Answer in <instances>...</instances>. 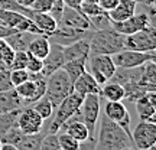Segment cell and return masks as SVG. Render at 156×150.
Returning a JSON list of instances; mask_svg holds the SVG:
<instances>
[{
  "label": "cell",
  "mask_w": 156,
  "mask_h": 150,
  "mask_svg": "<svg viewBox=\"0 0 156 150\" xmlns=\"http://www.w3.org/2000/svg\"><path fill=\"white\" fill-rule=\"evenodd\" d=\"M100 118L98 134H95V149L97 150H126L133 149L132 137L123 130L117 123L104 116Z\"/></svg>",
  "instance_id": "obj_1"
},
{
  "label": "cell",
  "mask_w": 156,
  "mask_h": 150,
  "mask_svg": "<svg viewBox=\"0 0 156 150\" xmlns=\"http://www.w3.org/2000/svg\"><path fill=\"white\" fill-rule=\"evenodd\" d=\"M124 35L113 28L93 30L90 38V55H114L124 49Z\"/></svg>",
  "instance_id": "obj_2"
},
{
  "label": "cell",
  "mask_w": 156,
  "mask_h": 150,
  "mask_svg": "<svg viewBox=\"0 0 156 150\" xmlns=\"http://www.w3.org/2000/svg\"><path fill=\"white\" fill-rule=\"evenodd\" d=\"M84 101V95L73 91L59 103V106L54 110V117H52V121L48 126V130H45L46 133H58L61 130L62 124L67 121L71 116H74L75 113L81 108V104Z\"/></svg>",
  "instance_id": "obj_3"
},
{
  "label": "cell",
  "mask_w": 156,
  "mask_h": 150,
  "mask_svg": "<svg viewBox=\"0 0 156 150\" xmlns=\"http://www.w3.org/2000/svg\"><path fill=\"white\" fill-rule=\"evenodd\" d=\"M69 92H73V81L69 79L67 72L59 68L55 72H52L46 78V89H45V97L49 100L54 110L59 106L65 97Z\"/></svg>",
  "instance_id": "obj_4"
},
{
  "label": "cell",
  "mask_w": 156,
  "mask_h": 150,
  "mask_svg": "<svg viewBox=\"0 0 156 150\" xmlns=\"http://www.w3.org/2000/svg\"><path fill=\"white\" fill-rule=\"evenodd\" d=\"M100 103L101 97L100 94H87L84 95V101L81 104V120L87 126L90 133V139L95 140V134H97V121L100 117Z\"/></svg>",
  "instance_id": "obj_5"
},
{
  "label": "cell",
  "mask_w": 156,
  "mask_h": 150,
  "mask_svg": "<svg viewBox=\"0 0 156 150\" xmlns=\"http://www.w3.org/2000/svg\"><path fill=\"white\" fill-rule=\"evenodd\" d=\"M124 49L151 52L156 49V29L155 25H149L142 30H137L124 38Z\"/></svg>",
  "instance_id": "obj_6"
},
{
  "label": "cell",
  "mask_w": 156,
  "mask_h": 150,
  "mask_svg": "<svg viewBox=\"0 0 156 150\" xmlns=\"http://www.w3.org/2000/svg\"><path fill=\"white\" fill-rule=\"evenodd\" d=\"M132 141L134 149L139 150H155L156 147V124L146 120H140L132 128Z\"/></svg>",
  "instance_id": "obj_7"
},
{
  "label": "cell",
  "mask_w": 156,
  "mask_h": 150,
  "mask_svg": "<svg viewBox=\"0 0 156 150\" xmlns=\"http://www.w3.org/2000/svg\"><path fill=\"white\" fill-rule=\"evenodd\" d=\"M87 61L90 62V74L95 78L100 87L113 77L117 69L112 55H90Z\"/></svg>",
  "instance_id": "obj_8"
},
{
  "label": "cell",
  "mask_w": 156,
  "mask_h": 150,
  "mask_svg": "<svg viewBox=\"0 0 156 150\" xmlns=\"http://www.w3.org/2000/svg\"><path fill=\"white\" fill-rule=\"evenodd\" d=\"M155 51L151 52H139L132 49H122L117 54L112 55L116 68H137L147 61H155Z\"/></svg>",
  "instance_id": "obj_9"
},
{
  "label": "cell",
  "mask_w": 156,
  "mask_h": 150,
  "mask_svg": "<svg viewBox=\"0 0 156 150\" xmlns=\"http://www.w3.org/2000/svg\"><path fill=\"white\" fill-rule=\"evenodd\" d=\"M104 114L110 120L117 123L132 137V118H130L127 107L123 104V101H106Z\"/></svg>",
  "instance_id": "obj_10"
},
{
  "label": "cell",
  "mask_w": 156,
  "mask_h": 150,
  "mask_svg": "<svg viewBox=\"0 0 156 150\" xmlns=\"http://www.w3.org/2000/svg\"><path fill=\"white\" fill-rule=\"evenodd\" d=\"M44 118L32 107H23L17 116V127L23 134H34L44 130Z\"/></svg>",
  "instance_id": "obj_11"
},
{
  "label": "cell",
  "mask_w": 156,
  "mask_h": 150,
  "mask_svg": "<svg viewBox=\"0 0 156 150\" xmlns=\"http://www.w3.org/2000/svg\"><path fill=\"white\" fill-rule=\"evenodd\" d=\"M149 25H153V23L151 22L147 13H146V12H140V13H134L133 16L127 17V19H124V20L112 22V28L114 29V30H117L119 33L127 36V35H132V33H134V32H137V30L145 29L146 26H149Z\"/></svg>",
  "instance_id": "obj_12"
},
{
  "label": "cell",
  "mask_w": 156,
  "mask_h": 150,
  "mask_svg": "<svg viewBox=\"0 0 156 150\" xmlns=\"http://www.w3.org/2000/svg\"><path fill=\"white\" fill-rule=\"evenodd\" d=\"M93 30H81V29H74L69 28V26H64V25H58V28L52 32V33L46 35L49 42H54V44H59L62 46L65 45H69L78 40L81 38H87V36H91Z\"/></svg>",
  "instance_id": "obj_13"
},
{
  "label": "cell",
  "mask_w": 156,
  "mask_h": 150,
  "mask_svg": "<svg viewBox=\"0 0 156 150\" xmlns=\"http://www.w3.org/2000/svg\"><path fill=\"white\" fill-rule=\"evenodd\" d=\"M156 91H147L140 98L134 101L136 111L139 114L140 120L155 123V113H156Z\"/></svg>",
  "instance_id": "obj_14"
},
{
  "label": "cell",
  "mask_w": 156,
  "mask_h": 150,
  "mask_svg": "<svg viewBox=\"0 0 156 150\" xmlns=\"http://www.w3.org/2000/svg\"><path fill=\"white\" fill-rule=\"evenodd\" d=\"M58 25H64V26H69L74 29H81V30H93L91 25H90L88 17L80 10L71 9V7H64L61 20Z\"/></svg>",
  "instance_id": "obj_15"
},
{
  "label": "cell",
  "mask_w": 156,
  "mask_h": 150,
  "mask_svg": "<svg viewBox=\"0 0 156 150\" xmlns=\"http://www.w3.org/2000/svg\"><path fill=\"white\" fill-rule=\"evenodd\" d=\"M42 61H44V67H42V71H41V72L44 74L46 78L49 77L52 72H55L56 69L62 68V65H64L62 45L51 42V49H49V52H48V55L45 56Z\"/></svg>",
  "instance_id": "obj_16"
},
{
  "label": "cell",
  "mask_w": 156,
  "mask_h": 150,
  "mask_svg": "<svg viewBox=\"0 0 156 150\" xmlns=\"http://www.w3.org/2000/svg\"><path fill=\"white\" fill-rule=\"evenodd\" d=\"M90 38H81L73 42L69 45L62 46V55H64V62L73 61V59H80V58H85L88 59L90 56Z\"/></svg>",
  "instance_id": "obj_17"
},
{
  "label": "cell",
  "mask_w": 156,
  "mask_h": 150,
  "mask_svg": "<svg viewBox=\"0 0 156 150\" xmlns=\"http://www.w3.org/2000/svg\"><path fill=\"white\" fill-rule=\"evenodd\" d=\"M101 87L95 81V78L90 74V71H84L80 77L73 82V91H77L80 94H100Z\"/></svg>",
  "instance_id": "obj_18"
},
{
  "label": "cell",
  "mask_w": 156,
  "mask_h": 150,
  "mask_svg": "<svg viewBox=\"0 0 156 150\" xmlns=\"http://www.w3.org/2000/svg\"><path fill=\"white\" fill-rule=\"evenodd\" d=\"M136 12H137V3L134 0H119L117 5L107 13L112 22H120L133 16Z\"/></svg>",
  "instance_id": "obj_19"
},
{
  "label": "cell",
  "mask_w": 156,
  "mask_h": 150,
  "mask_svg": "<svg viewBox=\"0 0 156 150\" xmlns=\"http://www.w3.org/2000/svg\"><path fill=\"white\" fill-rule=\"evenodd\" d=\"M23 104H25V101L19 97L15 88L0 91V114L19 110L23 107Z\"/></svg>",
  "instance_id": "obj_20"
},
{
  "label": "cell",
  "mask_w": 156,
  "mask_h": 150,
  "mask_svg": "<svg viewBox=\"0 0 156 150\" xmlns=\"http://www.w3.org/2000/svg\"><path fill=\"white\" fill-rule=\"evenodd\" d=\"M51 49V42L46 35H35L32 40L28 45V52L32 55L38 56L41 59H44L45 56L48 55V52Z\"/></svg>",
  "instance_id": "obj_21"
},
{
  "label": "cell",
  "mask_w": 156,
  "mask_h": 150,
  "mask_svg": "<svg viewBox=\"0 0 156 150\" xmlns=\"http://www.w3.org/2000/svg\"><path fill=\"white\" fill-rule=\"evenodd\" d=\"M61 130L65 131V133H68L69 136H73L74 139L77 140V141H80V143H83V141H85L87 139H90L88 128H87V126H85L83 121H80V120H78V121L64 123Z\"/></svg>",
  "instance_id": "obj_22"
},
{
  "label": "cell",
  "mask_w": 156,
  "mask_h": 150,
  "mask_svg": "<svg viewBox=\"0 0 156 150\" xmlns=\"http://www.w3.org/2000/svg\"><path fill=\"white\" fill-rule=\"evenodd\" d=\"M100 97H103L106 101H123L124 100V88L122 84L114 81H107L101 85Z\"/></svg>",
  "instance_id": "obj_23"
},
{
  "label": "cell",
  "mask_w": 156,
  "mask_h": 150,
  "mask_svg": "<svg viewBox=\"0 0 156 150\" xmlns=\"http://www.w3.org/2000/svg\"><path fill=\"white\" fill-rule=\"evenodd\" d=\"M139 84L145 87L146 91H156V65L155 61H147L143 64Z\"/></svg>",
  "instance_id": "obj_24"
},
{
  "label": "cell",
  "mask_w": 156,
  "mask_h": 150,
  "mask_svg": "<svg viewBox=\"0 0 156 150\" xmlns=\"http://www.w3.org/2000/svg\"><path fill=\"white\" fill-rule=\"evenodd\" d=\"M32 20L35 22V25L41 29V32L44 35L52 33L56 28H58V22L54 17L51 16L49 13H44V12H35Z\"/></svg>",
  "instance_id": "obj_25"
},
{
  "label": "cell",
  "mask_w": 156,
  "mask_h": 150,
  "mask_svg": "<svg viewBox=\"0 0 156 150\" xmlns=\"http://www.w3.org/2000/svg\"><path fill=\"white\" fill-rule=\"evenodd\" d=\"M34 36H35L34 33H26V32H19V30H17V32H15L13 35L7 36L5 40L10 45L15 51H26L28 49L29 42L32 40Z\"/></svg>",
  "instance_id": "obj_26"
},
{
  "label": "cell",
  "mask_w": 156,
  "mask_h": 150,
  "mask_svg": "<svg viewBox=\"0 0 156 150\" xmlns=\"http://www.w3.org/2000/svg\"><path fill=\"white\" fill-rule=\"evenodd\" d=\"M85 65H87V59H85V58H80V59H73V61L64 62L62 69L67 72L69 79L74 82V81L85 71Z\"/></svg>",
  "instance_id": "obj_27"
},
{
  "label": "cell",
  "mask_w": 156,
  "mask_h": 150,
  "mask_svg": "<svg viewBox=\"0 0 156 150\" xmlns=\"http://www.w3.org/2000/svg\"><path fill=\"white\" fill-rule=\"evenodd\" d=\"M46 131H39V133H34V134H25L22 137V140L17 143V150H39L42 137Z\"/></svg>",
  "instance_id": "obj_28"
},
{
  "label": "cell",
  "mask_w": 156,
  "mask_h": 150,
  "mask_svg": "<svg viewBox=\"0 0 156 150\" xmlns=\"http://www.w3.org/2000/svg\"><path fill=\"white\" fill-rule=\"evenodd\" d=\"M22 108L15 110V111H10V113L0 114V139L9 131L12 127L17 126V116H19V111H20Z\"/></svg>",
  "instance_id": "obj_29"
},
{
  "label": "cell",
  "mask_w": 156,
  "mask_h": 150,
  "mask_svg": "<svg viewBox=\"0 0 156 150\" xmlns=\"http://www.w3.org/2000/svg\"><path fill=\"white\" fill-rule=\"evenodd\" d=\"M0 10H10V12H17V13H22L25 16H28L32 19L35 12L30 7L20 5L17 0H0Z\"/></svg>",
  "instance_id": "obj_30"
},
{
  "label": "cell",
  "mask_w": 156,
  "mask_h": 150,
  "mask_svg": "<svg viewBox=\"0 0 156 150\" xmlns=\"http://www.w3.org/2000/svg\"><path fill=\"white\" fill-rule=\"evenodd\" d=\"M34 106H32V108H34L35 111L38 113L39 116L42 117L44 120H48V118H51V116H52V113H54V107H52V104L49 103V100L46 98V97H41L39 100H36L35 103H32Z\"/></svg>",
  "instance_id": "obj_31"
},
{
  "label": "cell",
  "mask_w": 156,
  "mask_h": 150,
  "mask_svg": "<svg viewBox=\"0 0 156 150\" xmlns=\"http://www.w3.org/2000/svg\"><path fill=\"white\" fill-rule=\"evenodd\" d=\"M58 143H59V149L61 150H78L80 149V141L74 139L73 136H69L68 133L59 130L58 133Z\"/></svg>",
  "instance_id": "obj_32"
},
{
  "label": "cell",
  "mask_w": 156,
  "mask_h": 150,
  "mask_svg": "<svg viewBox=\"0 0 156 150\" xmlns=\"http://www.w3.org/2000/svg\"><path fill=\"white\" fill-rule=\"evenodd\" d=\"M88 20H90V25H91L93 30H101V29L112 28V20H110L107 12H103L100 15L88 17Z\"/></svg>",
  "instance_id": "obj_33"
},
{
  "label": "cell",
  "mask_w": 156,
  "mask_h": 150,
  "mask_svg": "<svg viewBox=\"0 0 156 150\" xmlns=\"http://www.w3.org/2000/svg\"><path fill=\"white\" fill-rule=\"evenodd\" d=\"M39 150H61L56 133H45L42 141H41V146H39Z\"/></svg>",
  "instance_id": "obj_34"
},
{
  "label": "cell",
  "mask_w": 156,
  "mask_h": 150,
  "mask_svg": "<svg viewBox=\"0 0 156 150\" xmlns=\"http://www.w3.org/2000/svg\"><path fill=\"white\" fill-rule=\"evenodd\" d=\"M80 12L84 13L87 17H91V16H95V15H100V13H103L104 10L98 6L97 2H83Z\"/></svg>",
  "instance_id": "obj_35"
},
{
  "label": "cell",
  "mask_w": 156,
  "mask_h": 150,
  "mask_svg": "<svg viewBox=\"0 0 156 150\" xmlns=\"http://www.w3.org/2000/svg\"><path fill=\"white\" fill-rule=\"evenodd\" d=\"M28 62V52L26 51H15V56L10 64V69H26Z\"/></svg>",
  "instance_id": "obj_36"
},
{
  "label": "cell",
  "mask_w": 156,
  "mask_h": 150,
  "mask_svg": "<svg viewBox=\"0 0 156 150\" xmlns=\"http://www.w3.org/2000/svg\"><path fill=\"white\" fill-rule=\"evenodd\" d=\"M9 74H10V81H12V85H13V87H16L19 84L28 81L29 75H30L29 71L25 69V68H23V69H10Z\"/></svg>",
  "instance_id": "obj_37"
},
{
  "label": "cell",
  "mask_w": 156,
  "mask_h": 150,
  "mask_svg": "<svg viewBox=\"0 0 156 150\" xmlns=\"http://www.w3.org/2000/svg\"><path fill=\"white\" fill-rule=\"evenodd\" d=\"M28 52V51H26ZM42 67H44V61L38 58V56L32 55L28 52V62H26V69H28L30 74L34 72H41L42 71Z\"/></svg>",
  "instance_id": "obj_38"
},
{
  "label": "cell",
  "mask_w": 156,
  "mask_h": 150,
  "mask_svg": "<svg viewBox=\"0 0 156 150\" xmlns=\"http://www.w3.org/2000/svg\"><path fill=\"white\" fill-rule=\"evenodd\" d=\"M13 56H15V49L6 42V45L0 49V61L3 62L9 69H10V64L13 61Z\"/></svg>",
  "instance_id": "obj_39"
},
{
  "label": "cell",
  "mask_w": 156,
  "mask_h": 150,
  "mask_svg": "<svg viewBox=\"0 0 156 150\" xmlns=\"http://www.w3.org/2000/svg\"><path fill=\"white\" fill-rule=\"evenodd\" d=\"M64 7H65V5H64V2L62 0H54L52 2V6H51L49 9V13L51 16L55 19L56 22L59 23V20H61V16H62V12H64Z\"/></svg>",
  "instance_id": "obj_40"
},
{
  "label": "cell",
  "mask_w": 156,
  "mask_h": 150,
  "mask_svg": "<svg viewBox=\"0 0 156 150\" xmlns=\"http://www.w3.org/2000/svg\"><path fill=\"white\" fill-rule=\"evenodd\" d=\"M9 71L10 69H2L0 68V91H6V89L13 88Z\"/></svg>",
  "instance_id": "obj_41"
},
{
  "label": "cell",
  "mask_w": 156,
  "mask_h": 150,
  "mask_svg": "<svg viewBox=\"0 0 156 150\" xmlns=\"http://www.w3.org/2000/svg\"><path fill=\"white\" fill-rule=\"evenodd\" d=\"M52 2L54 0H35L34 3L30 5V9L34 12H44V13H48L52 6Z\"/></svg>",
  "instance_id": "obj_42"
},
{
  "label": "cell",
  "mask_w": 156,
  "mask_h": 150,
  "mask_svg": "<svg viewBox=\"0 0 156 150\" xmlns=\"http://www.w3.org/2000/svg\"><path fill=\"white\" fill-rule=\"evenodd\" d=\"M117 2H119V0H97L98 6H100L104 12H110L113 7L117 5Z\"/></svg>",
  "instance_id": "obj_43"
},
{
  "label": "cell",
  "mask_w": 156,
  "mask_h": 150,
  "mask_svg": "<svg viewBox=\"0 0 156 150\" xmlns=\"http://www.w3.org/2000/svg\"><path fill=\"white\" fill-rule=\"evenodd\" d=\"M15 32H17L15 28H10V26H6L3 23H0V38L2 39H6L7 36L13 35Z\"/></svg>",
  "instance_id": "obj_44"
},
{
  "label": "cell",
  "mask_w": 156,
  "mask_h": 150,
  "mask_svg": "<svg viewBox=\"0 0 156 150\" xmlns=\"http://www.w3.org/2000/svg\"><path fill=\"white\" fill-rule=\"evenodd\" d=\"M62 2L67 7H71V9H75V10H80L81 3H83V0H62Z\"/></svg>",
  "instance_id": "obj_45"
},
{
  "label": "cell",
  "mask_w": 156,
  "mask_h": 150,
  "mask_svg": "<svg viewBox=\"0 0 156 150\" xmlns=\"http://www.w3.org/2000/svg\"><path fill=\"white\" fill-rule=\"evenodd\" d=\"M0 150H17V149H16V146L12 145V143H2Z\"/></svg>",
  "instance_id": "obj_46"
},
{
  "label": "cell",
  "mask_w": 156,
  "mask_h": 150,
  "mask_svg": "<svg viewBox=\"0 0 156 150\" xmlns=\"http://www.w3.org/2000/svg\"><path fill=\"white\" fill-rule=\"evenodd\" d=\"M136 3H140V5H146V6H152L155 5V0H134Z\"/></svg>",
  "instance_id": "obj_47"
},
{
  "label": "cell",
  "mask_w": 156,
  "mask_h": 150,
  "mask_svg": "<svg viewBox=\"0 0 156 150\" xmlns=\"http://www.w3.org/2000/svg\"><path fill=\"white\" fill-rule=\"evenodd\" d=\"M35 0H19V3L23 6H26V7H30V5L34 3Z\"/></svg>",
  "instance_id": "obj_48"
},
{
  "label": "cell",
  "mask_w": 156,
  "mask_h": 150,
  "mask_svg": "<svg viewBox=\"0 0 156 150\" xmlns=\"http://www.w3.org/2000/svg\"><path fill=\"white\" fill-rule=\"evenodd\" d=\"M83 2H97V0H83Z\"/></svg>",
  "instance_id": "obj_49"
},
{
  "label": "cell",
  "mask_w": 156,
  "mask_h": 150,
  "mask_svg": "<svg viewBox=\"0 0 156 150\" xmlns=\"http://www.w3.org/2000/svg\"><path fill=\"white\" fill-rule=\"evenodd\" d=\"M0 147H2V141H0Z\"/></svg>",
  "instance_id": "obj_50"
},
{
  "label": "cell",
  "mask_w": 156,
  "mask_h": 150,
  "mask_svg": "<svg viewBox=\"0 0 156 150\" xmlns=\"http://www.w3.org/2000/svg\"><path fill=\"white\" fill-rule=\"evenodd\" d=\"M17 2H19V0H17Z\"/></svg>",
  "instance_id": "obj_51"
}]
</instances>
